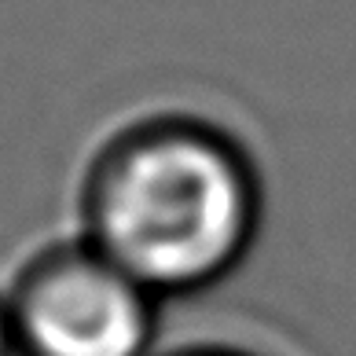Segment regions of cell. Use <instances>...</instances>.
Here are the masks:
<instances>
[{
  "mask_svg": "<svg viewBox=\"0 0 356 356\" xmlns=\"http://www.w3.org/2000/svg\"><path fill=\"white\" fill-rule=\"evenodd\" d=\"M265 180L213 118L151 111L96 143L77 184V235L162 301L220 286L257 246Z\"/></svg>",
  "mask_w": 356,
  "mask_h": 356,
  "instance_id": "cell-1",
  "label": "cell"
},
{
  "mask_svg": "<svg viewBox=\"0 0 356 356\" xmlns=\"http://www.w3.org/2000/svg\"><path fill=\"white\" fill-rule=\"evenodd\" d=\"M15 356H158L162 301L81 235L33 250L4 286Z\"/></svg>",
  "mask_w": 356,
  "mask_h": 356,
  "instance_id": "cell-2",
  "label": "cell"
},
{
  "mask_svg": "<svg viewBox=\"0 0 356 356\" xmlns=\"http://www.w3.org/2000/svg\"><path fill=\"white\" fill-rule=\"evenodd\" d=\"M158 356H261L254 349L243 346H224V341H199V346H180V349H165Z\"/></svg>",
  "mask_w": 356,
  "mask_h": 356,
  "instance_id": "cell-3",
  "label": "cell"
},
{
  "mask_svg": "<svg viewBox=\"0 0 356 356\" xmlns=\"http://www.w3.org/2000/svg\"><path fill=\"white\" fill-rule=\"evenodd\" d=\"M0 356H15V338H11V316H8L4 286H0Z\"/></svg>",
  "mask_w": 356,
  "mask_h": 356,
  "instance_id": "cell-4",
  "label": "cell"
}]
</instances>
